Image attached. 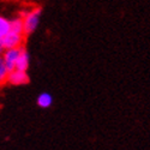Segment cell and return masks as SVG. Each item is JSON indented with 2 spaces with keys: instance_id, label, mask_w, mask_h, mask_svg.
<instances>
[{
  "instance_id": "obj_1",
  "label": "cell",
  "mask_w": 150,
  "mask_h": 150,
  "mask_svg": "<svg viewBox=\"0 0 150 150\" xmlns=\"http://www.w3.org/2000/svg\"><path fill=\"white\" fill-rule=\"evenodd\" d=\"M23 21V29L25 34L34 33L40 24L41 19V10L40 8H31L29 11H25L21 17Z\"/></svg>"
},
{
  "instance_id": "obj_2",
  "label": "cell",
  "mask_w": 150,
  "mask_h": 150,
  "mask_svg": "<svg viewBox=\"0 0 150 150\" xmlns=\"http://www.w3.org/2000/svg\"><path fill=\"white\" fill-rule=\"evenodd\" d=\"M21 49L22 48L18 47V48H10V49H5L4 51L1 58H3V61H4V64L6 65L8 71L15 70L17 59H18L19 53H21Z\"/></svg>"
},
{
  "instance_id": "obj_3",
  "label": "cell",
  "mask_w": 150,
  "mask_h": 150,
  "mask_svg": "<svg viewBox=\"0 0 150 150\" xmlns=\"http://www.w3.org/2000/svg\"><path fill=\"white\" fill-rule=\"evenodd\" d=\"M3 46L5 49H10V48H18L21 47L22 42H23V34L16 33L10 30L1 40Z\"/></svg>"
},
{
  "instance_id": "obj_4",
  "label": "cell",
  "mask_w": 150,
  "mask_h": 150,
  "mask_svg": "<svg viewBox=\"0 0 150 150\" xmlns=\"http://www.w3.org/2000/svg\"><path fill=\"white\" fill-rule=\"evenodd\" d=\"M7 81L12 85H22L29 82V77L27 71H21V70H12L7 74Z\"/></svg>"
},
{
  "instance_id": "obj_5",
  "label": "cell",
  "mask_w": 150,
  "mask_h": 150,
  "mask_svg": "<svg viewBox=\"0 0 150 150\" xmlns=\"http://www.w3.org/2000/svg\"><path fill=\"white\" fill-rule=\"evenodd\" d=\"M29 64H30V58H29V54L25 49H21V53H19V57L17 59V62H16V70H21V71H27L28 67H29Z\"/></svg>"
},
{
  "instance_id": "obj_6",
  "label": "cell",
  "mask_w": 150,
  "mask_h": 150,
  "mask_svg": "<svg viewBox=\"0 0 150 150\" xmlns=\"http://www.w3.org/2000/svg\"><path fill=\"white\" fill-rule=\"evenodd\" d=\"M52 103H53V97L48 93H42L37 97V105L41 108H48L52 106Z\"/></svg>"
},
{
  "instance_id": "obj_7",
  "label": "cell",
  "mask_w": 150,
  "mask_h": 150,
  "mask_svg": "<svg viewBox=\"0 0 150 150\" xmlns=\"http://www.w3.org/2000/svg\"><path fill=\"white\" fill-rule=\"evenodd\" d=\"M11 25H10V19L0 16V40L4 39V36L10 31Z\"/></svg>"
},
{
  "instance_id": "obj_8",
  "label": "cell",
  "mask_w": 150,
  "mask_h": 150,
  "mask_svg": "<svg viewBox=\"0 0 150 150\" xmlns=\"http://www.w3.org/2000/svg\"><path fill=\"white\" fill-rule=\"evenodd\" d=\"M10 25H11V29L12 31H16V33H19V34H24V29H23V21L22 18H15L10 21Z\"/></svg>"
},
{
  "instance_id": "obj_9",
  "label": "cell",
  "mask_w": 150,
  "mask_h": 150,
  "mask_svg": "<svg viewBox=\"0 0 150 150\" xmlns=\"http://www.w3.org/2000/svg\"><path fill=\"white\" fill-rule=\"evenodd\" d=\"M8 70L6 67V65L4 64L3 58H0V84L4 83L7 79V74H8Z\"/></svg>"
},
{
  "instance_id": "obj_10",
  "label": "cell",
  "mask_w": 150,
  "mask_h": 150,
  "mask_svg": "<svg viewBox=\"0 0 150 150\" xmlns=\"http://www.w3.org/2000/svg\"><path fill=\"white\" fill-rule=\"evenodd\" d=\"M4 51H5V48H4V46H3L1 40H0V54H3V53H4Z\"/></svg>"
}]
</instances>
